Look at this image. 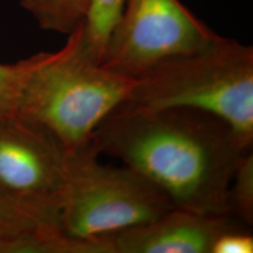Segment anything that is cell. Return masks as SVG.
I'll return each mask as SVG.
<instances>
[{
	"label": "cell",
	"instance_id": "6da1fadb",
	"mask_svg": "<svg viewBox=\"0 0 253 253\" xmlns=\"http://www.w3.org/2000/svg\"><path fill=\"white\" fill-rule=\"evenodd\" d=\"M91 144L141 173L175 208L219 216L231 213V181L237 161L248 151L230 126L210 114L125 104L97 126Z\"/></svg>",
	"mask_w": 253,
	"mask_h": 253
},
{
	"label": "cell",
	"instance_id": "7a4b0ae2",
	"mask_svg": "<svg viewBox=\"0 0 253 253\" xmlns=\"http://www.w3.org/2000/svg\"><path fill=\"white\" fill-rule=\"evenodd\" d=\"M82 23L42 59L25 84L15 115L46 129L69 154L91 145L103 120L130 96L136 79L103 67L82 45Z\"/></svg>",
	"mask_w": 253,
	"mask_h": 253
},
{
	"label": "cell",
	"instance_id": "3957f363",
	"mask_svg": "<svg viewBox=\"0 0 253 253\" xmlns=\"http://www.w3.org/2000/svg\"><path fill=\"white\" fill-rule=\"evenodd\" d=\"M125 106L188 108L225 122L244 150L253 142V49L220 37L208 48L158 63L140 77Z\"/></svg>",
	"mask_w": 253,
	"mask_h": 253
},
{
	"label": "cell",
	"instance_id": "277c9868",
	"mask_svg": "<svg viewBox=\"0 0 253 253\" xmlns=\"http://www.w3.org/2000/svg\"><path fill=\"white\" fill-rule=\"evenodd\" d=\"M93 144L73 155L59 209L65 236L96 240L147 224L173 209L168 196L129 167L99 162Z\"/></svg>",
	"mask_w": 253,
	"mask_h": 253
},
{
	"label": "cell",
	"instance_id": "5b68a950",
	"mask_svg": "<svg viewBox=\"0 0 253 253\" xmlns=\"http://www.w3.org/2000/svg\"><path fill=\"white\" fill-rule=\"evenodd\" d=\"M219 38L179 0H126L101 65L137 78L166 60L208 48Z\"/></svg>",
	"mask_w": 253,
	"mask_h": 253
},
{
	"label": "cell",
	"instance_id": "8992f818",
	"mask_svg": "<svg viewBox=\"0 0 253 253\" xmlns=\"http://www.w3.org/2000/svg\"><path fill=\"white\" fill-rule=\"evenodd\" d=\"M73 155L36 123L0 119V186L28 203L59 214Z\"/></svg>",
	"mask_w": 253,
	"mask_h": 253
},
{
	"label": "cell",
	"instance_id": "52a82bcc",
	"mask_svg": "<svg viewBox=\"0 0 253 253\" xmlns=\"http://www.w3.org/2000/svg\"><path fill=\"white\" fill-rule=\"evenodd\" d=\"M236 229L227 214L173 208L157 219L106 238L113 253H211L218 237Z\"/></svg>",
	"mask_w": 253,
	"mask_h": 253
},
{
	"label": "cell",
	"instance_id": "ba28073f",
	"mask_svg": "<svg viewBox=\"0 0 253 253\" xmlns=\"http://www.w3.org/2000/svg\"><path fill=\"white\" fill-rule=\"evenodd\" d=\"M62 233L59 214L38 207L0 186V240Z\"/></svg>",
	"mask_w": 253,
	"mask_h": 253
},
{
	"label": "cell",
	"instance_id": "9c48e42d",
	"mask_svg": "<svg viewBox=\"0 0 253 253\" xmlns=\"http://www.w3.org/2000/svg\"><path fill=\"white\" fill-rule=\"evenodd\" d=\"M89 4L90 0H20L42 30L67 36L84 23Z\"/></svg>",
	"mask_w": 253,
	"mask_h": 253
},
{
	"label": "cell",
	"instance_id": "30bf717a",
	"mask_svg": "<svg viewBox=\"0 0 253 253\" xmlns=\"http://www.w3.org/2000/svg\"><path fill=\"white\" fill-rule=\"evenodd\" d=\"M126 0H90L87 15L82 23V45L91 59L102 62V58Z\"/></svg>",
	"mask_w": 253,
	"mask_h": 253
},
{
	"label": "cell",
	"instance_id": "8fae6325",
	"mask_svg": "<svg viewBox=\"0 0 253 253\" xmlns=\"http://www.w3.org/2000/svg\"><path fill=\"white\" fill-rule=\"evenodd\" d=\"M43 52L15 63L0 62V119L15 115L23 89Z\"/></svg>",
	"mask_w": 253,
	"mask_h": 253
},
{
	"label": "cell",
	"instance_id": "7c38bea8",
	"mask_svg": "<svg viewBox=\"0 0 253 253\" xmlns=\"http://www.w3.org/2000/svg\"><path fill=\"white\" fill-rule=\"evenodd\" d=\"M230 211L246 224L253 223V155L244 151L237 161L231 181Z\"/></svg>",
	"mask_w": 253,
	"mask_h": 253
},
{
	"label": "cell",
	"instance_id": "4fadbf2b",
	"mask_svg": "<svg viewBox=\"0 0 253 253\" xmlns=\"http://www.w3.org/2000/svg\"><path fill=\"white\" fill-rule=\"evenodd\" d=\"M253 237L238 229L220 235L214 242L211 253H252Z\"/></svg>",
	"mask_w": 253,
	"mask_h": 253
},
{
	"label": "cell",
	"instance_id": "5bb4252c",
	"mask_svg": "<svg viewBox=\"0 0 253 253\" xmlns=\"http://www.w3.org/2000/svg\"><path fill=\"white\" fill-rule=\"evenodd\" d=\"M49 240L43 235L0 240V253H48Z\"/></svg>",
	"mask_w": 253,
	"mask_h": 253
}]
</instances>
